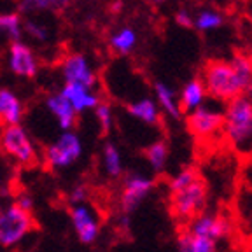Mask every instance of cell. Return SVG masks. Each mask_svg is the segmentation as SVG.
Listing matches in <instances>:
<instances>
[{
  "instance_id": "cell-10",
  "label": "cell",
  "mask_w": 252,
  "mask_h": 252,
  "mask_svg": "<svg viewBox=\"0 0 252 252\" xmlns=\"http://www.w3.org/2000/svg\"><path fill=\"white\" fill-rule=\"evenodd\" d=\"M70 222L75 235L83 244H93L100 235L98 219L91 210V207L84 203H75L70 209Z\"/></svg>"
},
{
  "instance_id": "cell-9",
  "label": "cell",
  "mask_w": 252,
  "mask_h": 252,
  "mask_svg": "<svg viewBox=\"0 0 252 252\" xmlns=\"http://www.w3.org/2000/svg\"><path fill=\"white\" fill-rule=\"evenodd\" d=\"M224 116L220 110L209 109V107H196L188 116V128L196 138H210L222 130Z\"/></svg>"
},
{
  "instance_id": "cell-16",
  "label": "cell",
  "mask_w": 252,
  "mask_h": 252,
  "mask_svg": "<svg viewBox=\"0 0 252 252\" xmlns=\"http://www.w3.org/2000/svg\"><path fill=\"white\" fill-rule=\"evenodd\" d=\"M23 35V20L20 12H0V47H9Z\"/></svg>"
},
{
  "instance_id": "cell-31",
  "label": "cell",
  "mask_w": 252,
  "mask_h": 252,
  "mask_svg": "<svg viewBox=\"0 0 252 252\" xmlns=\"http://www.w3.org/2000/svg\"><path fill=\"white\" fill-rule=\"evenodd\" d=\"M16 203L20 205V207H23L25 210H30V212H32V209H33V201H32L28 196H20L18 200H16Z\"/></svg>"
},
{
  "instance_id": "cell-21",
  "label": "cell",
  "mask_w": 252,
  "mask_h": 252,
  "mask_svg": "<svg viewBox=\"0 0 252 252\" xmlns=\"http://www.w3.org/2000/svg\"><path fill=\"white\" fill-rule=\"evenodd\" d=\"M154 94H156L158 105L161 107L170 118H173V119L181 118L182 110H181V107H179V100L175 98V93H173V90L168 84L158 81V83L154 84Z\"/></svg>"
},
{
  "instance_id": "cell-25",
  "label": "cell",
  "mask_w": 252,
  "mask_h": 252,
  "mask_svg": "<svg viewBox=\"0 0 252 252\" xmlns=\"http://www.w3.org/2000/svg\"><path fill=\"white\" fill-rule=\"evenodd\" d=\"M224 18L222 14H219L217 11L214 9H205V11L198 12V16L193 20V25L201 32H209V30H214V28H219L222 25Z\"/></svg>"
},
{
  "instance_id": "cell-7",
  "label": "cell",
  "mask_w": 252,
  "mask_h": 252,
  "mask_svg": "<svg viewBox=\"0 0 252 252\" xmlns=\"http://www.w3.org/2000/svg\"><path fill=\"white\" fill-rule=\"evenodd\" d=\"M7 67L18 77L32 79L39 72V60L28 44L16 40L7 47Z\"/></svg>"
},
{
  "instance_id": "cell-8",
  "label": "cell",
  "mask_w": 252,
  "mask_h": 252,
  "mask_svg": "<svg viewBox=\"0 0 252 252\" xmlns=\"http://www.w3.org/2000/svg\"><path fill=\"white\" fill-rule=\"evenodd\" d=\"M154 182L153 179L140 175V173H131L125 179L121 191V210L123 214H133L142 205V201L149 196L153 191Z\"/></svg>"
},
{
  "instance_id": "cell-22",
  "label": "cell",
  "mask_w": 252,
  "mask_h": 252,
  "mask_svg": "<svg viewBox=\"0 0 252 252\" xmlns=\"http://www.w3.org/2000/svg\"><path fill=\"white\" fill-rule=\"evenodd\" d=\"M135 46H137V32L131 27H123L110 35V47L119 55H130Z\"/></svg>"
},
{
  "instance_id": "cell-17",
  "label": "cell",
  "mask_w": 252,
  "mask_h": 252,
  "mask_svg": "<svg viewBox=\"0 0 252 252\" xmlns=\"http://www.w3.org/2000/svg\"><path fill=\"white\" fill-rule=\"evenodd\" d=\"M207 96V90L201 79H191L184 84L181 91V98H179V107L184 112H191L196 107L203 105V100Z\"/></svg>"
},
{
  "instance_id": "cell-3",
  "label": "cell",
  "mask_w": 252,
  "mask_h": 252,
  "mask_svg": "<svg viewBox=\"0 0 252 252\" xmlns=\"http://www.w3.org/2000/svg\"><path fill=\"white\" fill-rule=\"evenodd\" d=\"M203 84L207 94L214 96L216 100H228L235 98L238 94H245V83L236 74L231 62L224 60H210L205 65L203 70Z\"/></svg>"
},
{
  "instance_id": "cell-5",
  "label": "cell",
  "mask_w": 252,
  "mask_h": 252,
  "mask_svg": "<svg viewBox=\"0 0 252 252\" xmlns=\"http://www.w3.org/2000/svg\"><path fill=\"white\" fill-rule=\"evenodd\" d=\"M0 147L21 165H32L37 158L35 146L21 125H7L2 128Z\"/></svg>"
},
{
  "instance_id": "cell-23",
  "label": "cell",
  "mask_w": 252,
  "mask_h": 252,
  "mask_svg": "<svg viewBox=\"0 0 252 252\" xmlns=\"http://www.w3.org/2000/svg\"><path fill=\"white\" fill-rule=\"evenodd\" d=\"M102 163L107 177L116 179L123 173V158L114 144H105L102 151Z\"/></svg>"
},
{
  "instance_id": "cell-27",
  "label": "cell",
  "mask_w": 252,
  "mask_h": 252,
  "mask_svg": "<svg viewBox=\"0 0 252 252\" xmlns=\"http://www.w3.org/2000/svg\"><path fill=\"white\" fill-rule=\"evenodd\" d=\"M231 65L236 70V74L240 75L242 81L245 83V91H247V88L251 86V83H252V63H251V60H249V56L242 55V53H236L231 60Z\"/></svg>"
},
{
  "instance_id": "cell-11",
  "label": "cell",
  "mask_w": 252,
  "mask_h": 252,
  "mask_svg": "<svg viewBox=\"0 0 252 252\" xmlns=\"http://www.w3.org/2000/svg\"><path fill=\"white\" fill-rule=\"evenodd\" d=\"M62 74L65 83L83 84L88 88H94V84H96V75L88 63L86 56L83 55H70L63 60Z\"/></svg>"
},
{
  "instance_id": "cell-18",
  "label": "cell",
  "mask_w": 252,
  "mask_h": 252,
  "mask_svg": "<svg viewBox=\"0 0 252 252\" xmlns=\"http://www.w3.org/2000/svg\"><path fill=\"white\" fill-rule=\"evenodd\" d=\"M128 114L131 116L137 121L144 123V125H158L159 119H161V114H159V107L154 100L151 98H142L137 100V102H131L130 105L126 107Z\"/></svg>"
},
{
  "instance_id": "cell-32",
  "label": "cell",
  "mask_w": 252,
  "mask_h": 252,
  "mask_svg": "<svg viewBox=\"0 0 252 252\" xmlns=\"http://www.w3.org/2000/svg\"><path fill=\"white\" fill-rule=\"evenodd\" d=\"M154 4H161V2H165V0H153Z\"/></svg>"
},
{
  "instance_id": "cell-33",
  "label": "cell",
  "mask_w": 252,
  "mask_h": 252,
  "mask_svg": "<svg viewBox=\"0 0 252 252\" xmlns=\"http://www.w3.org/2000/svg\"><path fill=\"white\" fill-rule=\"evenodd\" d=\"M249 21H251V23H252V12H251V14H249Z\"/></svg>"
},
{
  "instance_id": "cell-12",
  "label": "cell",
  "mask_w": 252,
  "mask_h": 252,
  "mask_svg": "<svg viewBox=\"0 0 252 252\" xmlns=\"http://www.w3.org/2000/svg\"><path fill=\"white\" fill-rule=\"evenodd\" d=\"M189 222H191V224H189L188 231L209 236V238H212V240H216V242L226 238V236L229 235V231H231L228 220L219 216L203 214V216H196L193 220H189Z\"/></svg>"
},
{
  "instance_id": "cell-30",
  "label": "cell",
  "mask_w": 252,
  "mask_h": 252,
  "mask_svg": "<svg viewBox=\"0 0 252 252\" xmlns=\"http://www.w3.org/2000/svg\"><path fill=\"white\" fill-rule=\"evenodd\" d=\"M175 21H177L181 27H193V18H191V14H189V11H186V9H181V11L175 14Z\"/></svg>"
},
{
  "instance_id": "cell-29",
  "label": "cell",
  "mask_w": 252,
  "mask_h": 252,
  "mask_svg": "<svg viewBox=\"0 0 252 252\" xmlns=\"http://www.w3.org/2000/svg\"><path fill=\"white\" fill-rule=\"evenodd\" d=\"M86 196H88L86 188H84V186H77V188L72 189L70 198H68V200H70L72 205H75V203H83V201L86 200Z\"/></svg>"
},
{
  "instance_id": "cell-26",
  "label": "cell",
  "mask_w": 252,
  "mask_h": 252,
  "mask_svg": "<svg viewBox=\"0 0 252 252\" xmlns=\"http://www.w3.org/2000/svg\"><path fill=\"white\" fill-rule=\"evenodd\" d=\"M23 32L30 39L37 40V42H46V40H49V35H51V33H49V28H47L42 21L33 20L32 16L27 18V20H23Z\"/></svg>"
},
{
  "instance_id": "cell-34",
  "label": "cell",
  "mask_w": 252,
  "mask_h": 252,
  "mask_svg": "<svg viewBox=\"0 0 252 252\" xmlns=\"http://www.w3.org/2000/svg\"><path fill=\"white\" fill-rule=\"evenodd\" d=\"M249 60H251V63H252V51H251V55H249Z\"/></svg>"
},
{
  "instance_id": "cell-6",
  "label": "cell",
  "mask_w": 252,
  "mask_h": 252,
  "mask_svg": "<svg viewBox=\"0 0 252 252\" xmlns=\"http://www.w3.org/2000/svg\"><path fill=\"white\" fill-rule=\"evenodd\" d=\"M83 154V142L72 130H63V133L53 142L46 151V159L53 168H67L74 165Z\"/></svg>"
},
{
  "instance_id": "cell-15",
  "label": "cell",
  "mask_w": 252,
  "mask_h": 252,
  "mask_svg": "<svg viewBox=\"0 0 252 252\" xmlns=\"http://www.w3.org/2000/svg\"><path fill=\"white\" fill-rule=\"evenodd\" d=\"M23 112V103H21L20 96L12 93L11 90L2 88L0 90V123L4 126L21 125Z\"/></svg>"
},
{
  "instance_id": "cell-20",
  "label": "cell",
  "mask_w": 252,
  "mask_h": 252,
  "mask_svg": "<svg viewBox=\"0 0 252 252\" xmlns=\"http://www.w3.org/2000/svg\"><path fill=\"white\" fill-rule=\"evenodd\" d=\"M216 240L191 231H186L179 238V252H216Z\"/></svg>"
},
{
  "instance_id": "cell-1",
  "label": "cell",
  "mask_w": 252,
  "mask_h": 252,
  "mask_svg": "<svg viewBox=\"0 0 252 252\" xmlns=\"http://www.w3.org/2000/svg\"><path fill=\"white\" fill-rule=\"evenodd\" d=\"M207 205V184L193 166L179 172L170 181V212L175 219L189 222L203 212Z\"/></svg>"
},
{
  "instance_id": "cell-4",
  "label": "cell",
  "mask_w": 252,
  "mask_h": 252,
  "mask_svg": "<svg viewBox=\"0 0 252 252\" xmlns=\"http://www.w3.org/2000/svg\"><path fill=\"white\" fill-rule=\"evenodd\" d=\"M33 217L30 210H25L18 203L2 207L0 210V245L14 247L32 231Z\"/></svg>"
},
{
  "instance_id": "cell-28",
  "label": "cell",
  "mask_w": 252,
  "mask_h": 252,
  "mask_svg": "<svg viewBox=\"0 0 252 252\" xmlns=\"http://www.w3.org/2000/svg\"><path fill=\"white\" fill-rule=\"evenodd\" d=\"M94 116H96V121H98L100 125V130L103 131V133H107V131L112 128V125H114V116H112V109H110L109 103L102 102L100 100L98 103H96V107H94Z\"/></svg>"
},
{
  "instance_id": "cell-14",
  "label": "cell",
  "mask_w": 252,
  "mask_h": 252,
  "mask_svg": "<svg viewBox=\"0 0 252 252\" xmlns=\"http://www.w3.org/2000/svg\"><path fill=\"white\" fill-rule=\"evenodd\" d=\"M62 94L72 103L77 114L88 109H94L96 103L100 102V96L94 91V88H88L75 83H65V86L62 88Z\"/></svg>"
},
{
  "instance_id": "cell-19",
  "label": "cell",
  "mask_w": 252,
  "mask_h": 252,
  "mask_svg": "<svg viewBox=\"0 0 252 252\" xmlns=\"http://www.w3.org/2000/svg\"><path fill=\"white\" fill-rule=\"evenodd\" d=\"M70 4V0H18V12L23 16H33L39 12L62 11Z\"/></svg>"
},
{
  "instance_id": "cell-2",
  "label": "cell",
  "mask_w": 252,
  "mask_h": 252,
  "mask_svg": "<svg viewBox=\"0 0 252 252\" xmlns=\"http://www.w3.org/2000/svg\"><path fill=\"white\" fill-rule=\"evenodd\" d=\"M222 128L231 146L240 153L252 151V100L247 94H238L228 100L222 112Z\"/></svg>"
},
{
  "instance_id": "cell-24",
  "label": "cell",
  "mask_w": 252,
  "mask_h": 252,
  "mask_svg": "<svg viewBox=\"0 0 252 252\" xmlns=\"http://www.w3.org/2000/svg\"><path fill=\"white\" fill-rule=\"evenodd\" d=\"M146 159L154 172H161L168 161V146L166 142L156 140L146 149Z\"/></svg>"
},
{
  "instance_id": "cell-13",
  "label": "cell",
  "mask_w": 252,
  "mask_h": 252,
  "mask_svg": "<svg viewBox=\"0 0 252 252\" xmlns=\"http://www.w3.org/2000/svg\"><path fill=\"white\" fill-rule=\"evenodd\" d=\"M46 107L51 112L53 118L56 119V123H58V126L62 130H72L74 128L75 119H77V112L72 107V103L62 94V91L47 94Z\"/></svg>"
}]
</instances>
